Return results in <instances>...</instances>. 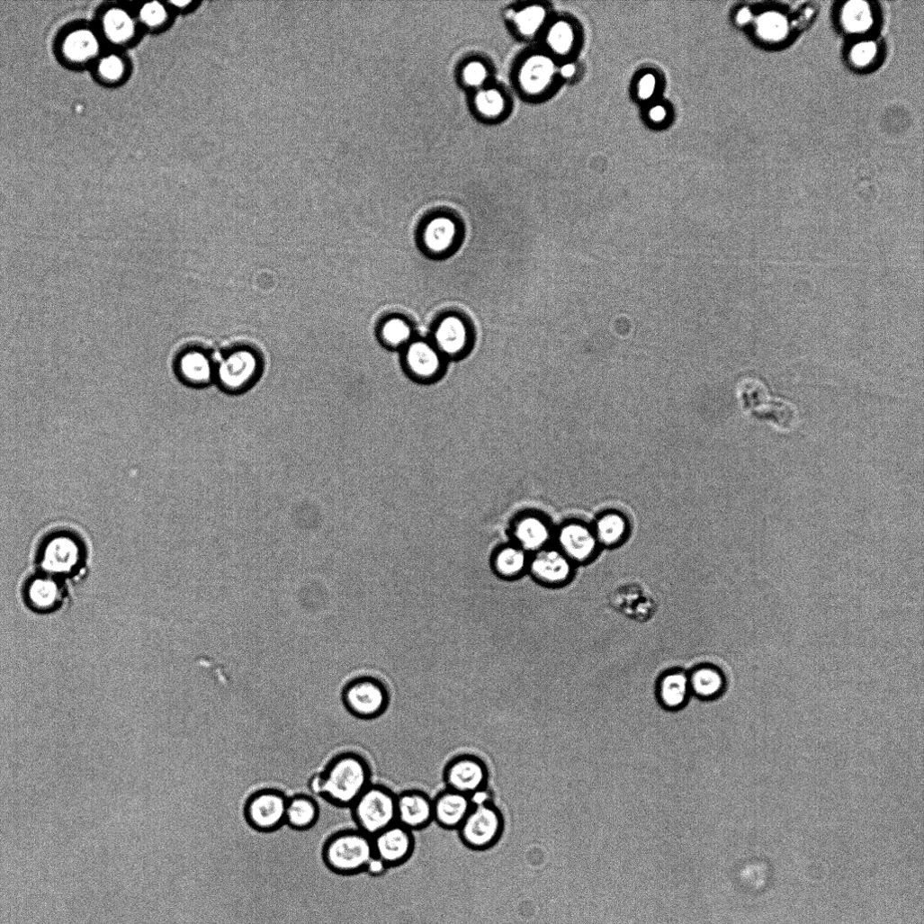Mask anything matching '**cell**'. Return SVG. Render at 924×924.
<instances>
[{"mask_svg":"<svg viewBox=\"0 0 924 924\" xmlns=\"http://www.w3.org/2000/svg\"><path fill=\"white\" fill-rule=\"evenodd\" d=\"M372 783L368 761L358 754L345 753L331 763L312 790L317 797L325 796L338 805L353 806Z\"/></svg>","mask_w":924,"mask_h":924,"instance_id":"obj_1","label":"cell"},{"mask_svg":"<svg viewBox=\"0 0 924 924\" xmlns=\"http://www.w3.org/2000/svg\"><path fill=\"white\" fill-rule=\"evenodd\" d=\"M87 557L83 540L73 533L61 531L42 542L37 561L40 571L67 581L84 573Z\"/></svg>","mask_w":924,"mask_h":924,"instance_id":"obj_2","label":"cell"},{"mask_svg":"<svg viewBox=\"0 0 924 924\" xmlns=\"http://www.w3.org/2000/svg\"><path fill=\"white\" fill-rule=\"evenodd\" d=\"M353 809L360 830L372 838L397 823V795L381 784H372Z\"/></svg>","mask_w":924,"mask_h":924,"instance_id":"obj_3","label":"cell"},{"mask_svg":"<svg viewBox=\"0 0 924 924\" xmlns=\"http://www.w3.org/2000/svg\"><path fill=\"white\" fill-rule=\"evenodd\" d=\"M375 857L372 838L360 830L333 837L325 848V859L335 871L354 874L364 871Z\"/></svg>","mask_w":924,"mask_h":924,"instance_id":"obj_4","label":"cell"},{"mask_svg":"<svg viewBox=\"0 0 924 924\" xmlns=\"http://www.w3.org/2000/svg\"><path fill=\"white\" fill-rule=\"evenodd\" d=\"M262 373L259 355L248 347H238L223 355L216 363L215 382L231 395L250 390Z\"/></svg>","mask_w":924,"mask_h":924,"instance_id":"obj_5","label":"cell"},{"mask_svg":"<svg viewBox=\"0 0 924 924\" xmlns=\"http://www.w3.org/2000/svg\"><path fill=\"white\" fill-rule=\"evenodd\" d=\"M343 699L347 711L361 721L379 718L390 704L386 686L372 677H362L350 682L345 688Z\"/></svg>","mask_w":924,"mask_h":924,"instance_id":"obj_6","label":"cell"},{"mask_svg":"<svg viewBox=\"0 0 924 924\" xmlns=\"http://www.w3.org/2000/svg\"><path fill=\"white\" fill-rule=\"evenodd\" d=\"M505 821L493 803L472 807L458 831L462 841L474 850L492 848L501 838Z\"/></svg>","mask_w":924,"mask_h":924,"instance_id":"obj_7","label":"cell"},{"mask_svg":"<svg viewBox=\"0 0 924 924\" xmlns=\"http://www.w3.org/2000/svg\"><path fill=\"white\" fill-rule=\"evenodd\" d=\"M22 593L26 606L40 614L61 609L69 597L67 581L40 570L27 578Z\"/></svg>","mask_w":924,"mask_h":924,"instance_id":"obj_8","label":"cell"},{"mask_svg":"<svg viewBox=\"0 0 924 924\" xmlns=\"http://www.w3.org/2000/svg\"><path fill=\"white\" fill-rule=\"evenodd\" d=\"M444 776L448 789L469 795L487 787L489 770L481 758L463 754L447 764Z\"/></svg>","mask_w":924,"mask_h":924,"instance_id":"obj_9","label":"cell"},{"mask_svg":"<svg viewBox=\"0 0 924 924\" xmlns=\"http://www.w3.org/2000/svg\"><path fill=\"white\" fill-rule=\"evenodd\" d=\"M375 856L389 868L407 862L415 850L413 831L395 823L372 838Z\"/></svg>","mask_w":924,"mask_h":924,"instance_id":"obj_10","label":"cell"},{"mask_svg":"<svg viewBox=\"0 0 924 924\" xmlns=\"http://www.w3.org/2000/svg\"><path fill=\"white\" fill-rule=\"evenodd\" d=\"M529 575L547 588L560 587L572 575V561L560 550L542 549L529 560Z\"/></svg>","mask_w":924,"mask_h":924,"instance_id":"obj_11","label":"cell"},{"mask_svg":"<svg viewBox=\"0 0 924 924\" xmlns=\"http://www.w3.org/2000/svg\"><path fill=\"white\" fill-rule=\"evenodd\" d=\"M287 803L286 797L278 792H259L247 804V819L259 830H274L285 822Z\"/></svg>","mask_w":924,"mask_h":924,"instance_id":"obj_12","label":"cell"},{"mask_svg":"<svg viewBox=\"0 0 924 924\" xmlns=\"http://www.w3.org/2000/svg\"><path fill=\"white\" fill-rule=\"evenodd\" d=\"M175 372L181 382L192 388H204L215 382L216 363L205 351L188 348L175 358Z\"/></svg>","mask_w":924,"mask_h":924,"instance_id":"obj_13","label":"cell"},{"mask_svg":"<svg viewBox=\"0 0 924 924\" xmlns=\"http://www.w3.org/2000/svg\"><path fill=\"white\" fill-rule=\"evenodd\" d=\"M434 821L433 800L417 790L397 795V822L412 830H419Z\"/></svg>","mask_w":924,"mask_h":924,"instance_id":"obj_14","label":"cell"},{"mask_svg":"<svg viewBox=\"0 0 924 924\" xmlns=\"http://www.w3.org/2000/svg\"><path fill=\"white\" fill-rule=\"evenodd\" d=\"M559 544L561 552L571 561L584 562L595 553L597 540L586 525L580 523H569L560 531Z\"/></svg>","mask_w":924,"mask_h":924,"instance_id":"obj_15","label":"cell"},{"mask_svg":"<svg viewBox=\"0 0 924 924\" xmlns=\"http://www.w3.org/2000/svg\"><path fill=\"white\" fill-rule=\"evenodd\" d=\"M434 821L444 829L459 830L472 809L469 795L446 789L433 800Z\"/></svg>","mask_w":924,"mask_h":924,"instance_id":"obj_16","label":"cell"},{"mask_svg":"<svg viewBox=\"0 0 924 924\" xmlns=\"http://www.w3.org/2000/svg\"><path fill=\"white\" fill-rule=\"evenodd\" d=\"M435 339L437 349L449 356L462 354L469 342V331L465 322L458 317L444 318L436 328Z\"/></svg>","mask_w":924,"mask_h":924,"instance_id":"obj_17","label":"cell"},{"mask_svg":"<svg viewBox=\"0 0 924 924\" xmlns=\"http://www.w3.org/2000/svg\"><path fill=\"white\" fill-rule=\"evenodd\" d=\"M406 363L410 372L422 379L436 376L442 368L440 352L421 341L409 345L406 354Z\"/></svg>","mask_w":924,"mask_h":924,"instance_id":"obj_18","label":"cell"},{"mask_svg":"<svg viewBox=\"0 0 924 924\" xmlns=\"http://www.w3.org/2000/svg\"><path fill=\"white\" fill-rule=\"evenodd\" d=\"M458 232V225L452 218L435 217L425 227V246L434 254L445 253L455 244Z\"/></svg>","mask_w":924,"mask_h":924,"instance_id":"obj_19","label":"cell"},{"mask_svg":"<svg viewBox=\"0 0 924 924\" xmlns=\"http://www.w3.org/2000/svg\"><path fill=\"white\" fill-rule=\"evenodd\" d=\"M553 75V63L546 57L534 56L530 58L522 67L519 74V82L526 93L536 94L543 92L549 85Z\"/></svg>","mask_w":924,"mask_h":924,"instance_id":"obj_20","label":"cell"},{"mask_svg":"<svg viewBox=\"0 0 924 924\" xmlns=\"http://www.w3.org/2000/svg\"><path fill=\"white\" fill-rule=\"evenodd\" d=\"M515 537L518 546L525 552H538L546 545L551 537L547 523L538 516H525L515 527Z\"/></svg>","mask_w":924,"mask_h":924,"instance_id":"obj_21","label":"cell"},{"mask_svg":"<svg viewBox=\"0 0 924 924\" xmlns=\"http://www.w3.org/2000/svg\"><path fill=\"white\" fill-rule=\"evenodd\" d=\"M691 693L689 676L684 672L668 673L659 682V696L668 709L677 710L683 707Z\"/></svg>","mask_w":924,"mask_h":924,"instance_id":"obj_22","label":"cell"},{"mask_svg":"<svg viewBox=\"0 0 924 924\" xmlns=\"http://www.w3.org/2000/svg\"><path fill=\"white\" fill-rule=\"evenodd\" d=\"M526 552L519 546H506L498 550L491 560L494 572L501 579H515L528 570Z\"/></svg>","mask_w":924,"mask_h":924,"instance_id":"obj_23","label":"cell"},{"mask_svg":"<svg viewBox=\"0 0 924 924\" xmlns=\"http://www.w3.org/2000/svg\"><path fill=\"white\" fill-rule=\"evenodd\" d=\"M689 681L692 693L703 699L719 696L725 687V678L722 673L712 666L696 668L689 676Z\"/></svg>","mask_w":924,"mask_h":924,"instance_id":"obj_24","label":"cell"},{"mask_svg":"<svg viewBox=\"0 0 924 924\" xmlns=\"http://www.w3.org/2000/svg\"><path fill=\"white\" fill-rule=\"evenodd\" d=\"M318 817L316 802L305 795H297L288 800L285 822L297 830L310 828Z\"/></svg>","mask_w":924,"mask_h":924,"instance_id":"obj_25","label":"cell"},{"mask_svg":"<svg viewBox=\"0 0 924 924\" xmlns=\"http://www.w3.org/2000/svg\"><path fill=\"white\" fill-rule=\"evenodd\" d=\"M628 531L629 523L624 516L618 512H608L597 521L594 534L597 542L612 546L623 542Z\"/></svg>","mask_w":924,"mask_h":924,"instance_id":"obj_26","label":"cell"},{"mask_svg":"<svg viewBox=\"0 0 924 924\" xmlns=\"http://www.w3.org/2000/svg\"><path fill=\"white\" fill-rule=\"evenodd\" d=\"M65 53L73 61L84 62L94 58L99 50V41L89 31L72 33L66 40Z\"/></svg>","mask_w":924,"mask_h":924,"instance_id":"obj_27","label":"cell"},{"mask_svg":"<svg viewBox=\"0 0 924 924\" xmlns=\"http://www.w3.org/2000/svg\"><path fill=\"white\" fill-rule=\"evenodd\" d=\"M103 27L107 37L115 43L126 42L135 31L131 18L121 10L109 12L104 18Z\"/></svg>","mask_w":924,"mask_h":924,"instance_id":"obj_28","label":"cell"},{"mask_svg":"<svg viewBox=\"0 0 924 924\" xmlns=\"http://www.w3.org/2000/svg\"><path fill=\"white\" fill-rule=\"evenodd\" d=\"M842 20L845 27L853 32L867 31L872 23L869 7L862 2L848 4L843 10Z\"/></svg>","mask_w":924,"mask_h":924,"instance_id":"obj_29","label":"cell"},{"mask_svg":"<svg viewBox=\"0 0 924 924\" xmlns=\"http://www.w3.org/2000/svg\"><path fill=\"white\" fill-rule=\"evenodd\" d=\"M381 337L390 346L399 347L410 341L412 329L404 319L393 318L386 321L382 326Z\"/></svg>","mask_w":924,"mask_h":924,"instance_id":"obj_30","label":"cell"},{"mask_svg":"<svg viewBox=\"0 0 924 924\" xmlns=\"http://www.w3.org/2000/svg\"><path fill=\"white\" fill-rule=\"evenodd\" d=\"M545 19V11L539 6L524 9L514 16V22L519 32L526 37L534 35Z\"/></svg>","mask_w":924,"mask_h":924,"instance_id":"obj_31","label":"cell"},{"mask_svg":"<svg viewBox=\"0 0 924 924\" xmlns=\"http://www.w3.org/2000/svg\"><path fill=\"white\" fill-rule=\"evenodd\" d=\"M475 104L480 114L489 118L499 116L505 109V100L502 94L494 89L479 92Z\"/></svg>","mask_w":924,"mask_h":924,"instance_id":"obj_32","label":"cell"},{"mask_svg":"<svg viewBox=\"0 0 924 924\" xmlns=\"http://www.w3.org/2000/svg\"><path fill=\"white\" fill-rule=\"evenodd\" d=\"M547 41L551 49L561 55L566 54L573 42V32L569 24L558 22L549 31Z\"/></svg>","mask_w":924,"mask_h":924,"instance_id":"obj_33","label":"cell"},{"mask_svg":"<svg viewBox=\"0 0 924 924\" xmlns=\"http://www.w3.org/2000/svg\"><path fill=\"white\" fill-rule=\"evenodd\" d=\"M759 34L769 40H781L787 31L785 20L776 13H767L762 16L758 23Z\"/></svg>","mask_w":924,"mask_h":924,"instance_id":"obj_34","label":"cell"},{"mask_svg":"<svg viewBox=\"0 0 924 924\" xmlns=\"http://www.w3.org/2000/svg\"><path fill=\"white\" fill-rule=\"evenodd\" d=\"M99 71L103 78L115 81L122 76L124 65L118 57L110 56L101 61Z\"/></svg>","mask_w":924,"mask_h":924,"instance_id":"obj_35","label":"cell"},{"mask_svg":"<svg viewBox=\"0 0 924 924\" xmlns=\"http://www.w3.org/2000/svg\"><path fill=\"white\" fill-rule=\"evenodd\" d=\"M141 20L149 27H157L162 24L166 13L165 8L158 3L146 4L140 12Z\"/></svg>","mask_w":924,"mask_h":924,"instance_id":"obj_36","label":"cell"},{"mask_svg":"<svg viewBox=\"0 0 924 924\" xmlns=\"http://www.w3.org/2000/svg\"><path fill=\"white\" fill-rule=\"evenodd\" d=\"M487 76V69L480 62H471L463 70L464 82L471 87L481 86L486 82Z\"/></svg>","mask_w":924,"mask_h":924,"instance_id":"obj_37","label":"cell"},{"mask_svg":"<svg viewBox=\"0 0 924 924\" xmlns=\"http://www.w3.org/2000/svg\"><path fill=\"white\" fill-rule=\"evenodd\" d=\"M876 48L872 42L860 43L856 46L851 53V58L857 66H866L869 64L875 57Z\"/></svg>","mask_w":924,"mask_h":924,"instance_id":"obj_38","label":"cell"},{"mask_svg":"<svg viewBox=\"0 0 924 924\" xmlns=\"http://www.w3.org/2000/svg\"><path fill=\"white\" fill-rule=\"evenodd\" d=\"M657 79L653 75L644 76L639 84V96L642 100L650 99L656 90Z\"/></svg>","mask_w":924,"mask_h":924,"instance_id":"obj_39","label":"cell"},{"mask_svg":"<svg viewBox=\"0 0 924 924\" xmlns=\"http://www.w3.org/2000/svg\"><path fill=\"white\" fill-rule=\"evenodd\" d=\"M472 807L483 806L492 803V794L488 787L479 789L469 794Z\"/></svg>","mask_w":924,"mask_h":924,"instance_id":"obj_40","label":"cell"},{"mask_svg":"<svg viewBox=\"0 0 924 924\" xmlns=\"http://www.w3.org/2000/svg\"><path fill=\"white\" fill-rule=\"evenodd\" d=\"M388 869V866L381 858L375 856L369 862L364 871L367 875L375 878L383 875Z\"/></svg>","mask_w":924,"mask_h":924,"instance_id":"obj_41","label":"cell"},{"mask_svg":"<svg viewBox=\"0 0 924 924\" xmlns=\"http://www.w3.org/2000/svg\"><path fill=\"white\" fill-rule=\"evenodd\" d=\"M650 117L655 122H662L667 118V111L665 107L657 105L651 109Z\"/></svg>","mask_w":924,"mask_h":924,"instance_id":"obj_42","label":"cell"},{"mask_svg":"<svg viewBox=\"0 0 924 924\" xmlns=\"http://www.w3.org/2000/svg\"><path fill=\"white\" fill-rule=\"evenodd\" d=\"M575 67L571 64L565 65L561 69V74L565 78H570L575 74Z\"/></svg>","mask_w":924,"mask_h":924,"instance_id":"obj_43","label":"cell"},{"mask_svg":"<svg viewBox=\"0 0 924 924\" xmlns=\"http://www.w3.org/2000/svg\"><path fill=\"white\" fill-rule=\"evenodd\" d=\"M737 20H738V22L740 24H745V23L749 22V20H750V13H749V12L748 10L740 11L739 13V14H738Z\"/></svg>","mask_w":924,"mask_h":924,"instance_id":"obj_44","label":"cell"},{"mask_svg":"<svg viewBox=\"0 0 924 924\" xmlns=\"http://www.w3.org/2000/svg\"><path fill=\"white\" fill-rule=\"evenodd\" d=\"M173 4H174L175 5H176V6H178V7H181V6H186V5H188V4H190V3H189V2H175V3H173Z\"/></svg>","mask_w":924,"mask_h":924,"instance_id":"obj_45","label":"cell"}]
</instances>
